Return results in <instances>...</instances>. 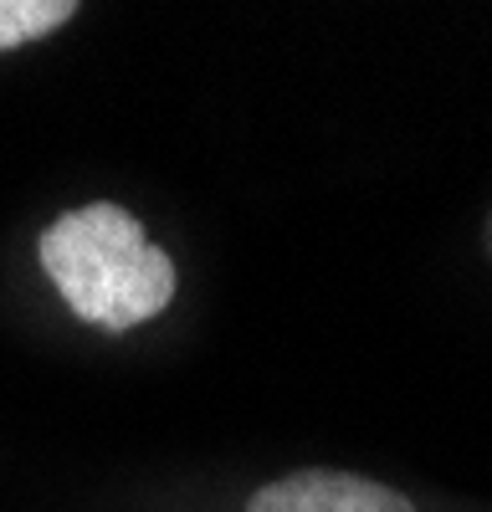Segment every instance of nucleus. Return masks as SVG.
<instances>
[{"label":"nucleus","instance_id":"1","mask_svg":"<svg viewBox=\"0 0 492 512\" xmlns=\"http://www.w3.org/2000/svg\"><path fill=\"white\" fill-rule=\"evenodd\" d=\"M41 267L67 308L108 333H129L159 318L175 297L170 251L144 236V221L113 200H93L41 231Z\"/></svg>","mask_w":492,"mask_h":512},{"label":"nucleus","instance_id":"2","mask_svg":"<svg viewBox=\"0 0 492 512\" xmlns=\"http://www.w3.org/2000/svg\"><path fill=\"white\" fill-rule=\"evenodd\" d=\"M246 512H416L405 492L354 472H293L252 492Z\"/></svg>","mask_w":492,"mask_h":512},{"label":"nucleus","instance_id":"3","mask_svg":"<svg viewBox=\"0 0 492 512\" xmlns=\"http://www.w3.org/2000/svg\"><path fill=\"white\" fill-rule=\"evenodd\" d=\"M77 16V0H0V52L62 31Z\"/></svg>","mask_w":492,"mask_h":512},{"label":"nucleus","instance_id":"4","mask_svg":"<svg viewBox=\"0 0 492 512\" xmlns=\"http://www.w3.org/2000/svg\"><path fill=\"white\" fill-rule=\"evenodd\" d=\"M482 246H487V262H492V210H487V221H482Z\"/></svg>","mask_w":492,"mask_h":512}]
</instances>
